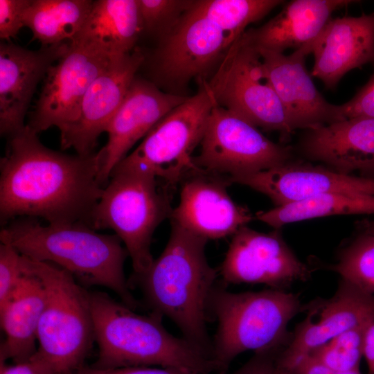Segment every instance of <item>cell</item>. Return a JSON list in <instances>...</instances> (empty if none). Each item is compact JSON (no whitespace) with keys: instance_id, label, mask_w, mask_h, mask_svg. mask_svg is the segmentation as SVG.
Instances as JSON below:
<instances>
[{"instance_id":"6da1fadb","label":"cell","mask_w":374,"mask_h":374,"mask_svg":"<svg viewBox=\"0 0 374 374\" xmlns=\"http://www.w3.org/2000/svg\"><path fill=\"white\" fill-rule=\"evenodd\" d=\"M0 171L1 226L19 217L90 226L105 187L97 152L74 155L51 150L27 125L8 137Z\"/></svg>"},{"instance_id":"7a4b0ae2","label":"cell","mask_w":374,"mask_h":374,"mask_svg":"<svg viewBox=\"0 0 374 374\" xmlns=\"http://www.w3.org/2000/svg\"><path fill=\"white\" fill-rule=\"evenodd\" d=\"M207 241L171 222L162 253L133 283L140 287L151 312L170 319L183 338L212 359L206 322L217 274L206 256Z\"/></svg>"},{"instance_id":"3957f363","label":"cell","mask_w":374,"mask_h":374,"mask_svg":"<svg viewBox=\"0 0 374 374\" xmlns=\"http://www.w3.org/2000/svg\"><path fill=\"white\" fill-rule=\"evenodd\" d=\"M0 240L30 259L65 269L84 287L103 286L130 308L140 305L124 273L128 252L116 234L98 233L82 222L42 225L19 217L2 226Z\"/></svg>"},{"instance_id":"277c9868","label":"cell","mask_w":374,"mask_h":374,"mask_svg":"<svg viewBox=\"0 0 374 374\" xmlns=\"http://www.w3.org/2000/svg\"><path fill=\"white\" fill-rule=\"evenodd\" d=\"M98 355L91 366L112 369L132 366L168 368L212 374V359L184 338L170 334L161 315L135 312L105 292H89Z\"/></svg>"},{"instance_id":"5b68a950","label":"cell","mask_w":374,"mask_h":374,"mask_svg":"<svg viewBox=\"0 0 374 374\" xmlns=\"http://www.w3.org/2000/svg\"><path fill=\"white\" fill-rule=\"evenodd\" d=\"M306 308L285 290L232 292L215 286L208 312L217 323L211 353L216 369L225 370L247 351L283 350L292 337L289 323Z\"/></svg>"},{"instance_id":"8992f818","label":"cell","mask_w":374,"mask_h":374,"mask_svg":"<svg viewBox=\"0 0 374 374\" xmlns=\"http://www.w3.org/2000/svg\"><path fill=\"white\" fill-rule=\"evenodd\" d=\"M23 260L45 291L38 348L33 357L56 374H73L84 366L95 341L89 292L69 272L54 264L24 256Z\"/></svg>"},{"instance_id":"52a82bcc","label":"cell","mask_w":374,"mask_h":374,"mask_svg":"<svg viewBox=\"0 0 374 374\" xmlns=\"http://www.w3.org/2000/svg\"><path fill=\"white\" fill-rule=\"evenodd\" d=\"M170 190L151 174L114 169L94 208L91 227L114 231L132 260L133 278L145 274L154 261V232L172 211Z\"/></svg>"},{"instance_id":"ba28073f","label":"cell","mask_w":374,"mask_h":374,"mask_svg":"<svg viewBox=\"0 0 374 374\" xmlns=\"http://www.w3.org/2000/svg\"><path fill=\"white\" fill-rule=\"evenodd\" d=\"M215 104L207 80L199 81L197 93L166 115L114 169L147 172L175 187L200 170L193 153L201 143Z\"/></svg>"},{"instance_id":"9c48e42d","label":"cell","mask_w":374,"mask_h":374,"mask_svg":"<svg viewBox=\"0 0 374 374\" xmlns=\"http://www.w3.org/2000/svg\"><path fill=\"white\" fill-rule=\"evenodd\" d=\"M207 84L218 106L287 139L295 131L245 32L227 49Z\"/></svg>"},{"instance_id":"30bf717a","label":"cell","mask_w":374,"mask_h":374,"mask_svg":"<svg viewBox=\"0 0 374 374\" xmlns=\"http://www.w3.org/2000/svg\"><path fill=\"white\" fill-rule=\"evenodd\" d=\"M159 37L151 64L152 82L180 96L192 80H207L230 47L226 35L202 13L196 1Z\"/></svg>"},{"instance_id":"8fae6325","label":"cell","mask_w":374,"mask_h":374,"mask_svg":"<svg viewBox=\"0 0 374 374\" xmlns=\"http://www.w3.org/2000/svg\"><path fill=\"white\" fill-rule=\"evenodd\" d=\"M199 146L193 158L195 166L229 178L283 166L292 157L290 147L269 140L258 127L216 103Z\"/></svg>"},{"instance_id":"7c38bea8","label":"cell","mask_w":374,"mask_h":374,"mask_svg":"<svg viewBox=\"0 0 374 374\" xmlns=\"http://www.w3.org/2000/svg\"><path fill=\"white\" fill-rule=\"evenodd\" d=\"M312 273L285 242L280 229L262 233L247 226L232 235L220 270L226 283L262 284L280 290L308 280Z\"/></svg>"},{"instance_id":"4fadbf2b","label":"cell","mask_w":374,"mask_h":374,"mask_svg":"<svg viewBox=\"0 0 374 374\" xmlns=\"http://www.w3.org/2000/svg\"><path fill=\"white\" fill-rule=\"evenodd\" d=\"M113 57L69 42L67 51L47 72L27 125L38 134L53 126L60 131L74 122L89 87Z\"/></svg>"},{"instance_id":"5bb4252c","label":"cell","mask_w":374,"mask_h":374,"mask_svg":"<svg viewBox=\"0 0 374 374\" xmlns=\"http://www.w3.org/2000/svg\"><path fill=\"white\" fill-rule=\"evenodd\" d=\"M306 317L298 323L276 359L290 370L298 362L341 333L374 322V294L341 279L334 295L307 305Z\"/></svg>"},{"instance_id":"9a60e30c","label":"cell","mask_w":374,"mask_h":374,"mask_svg":"<svg viewBox=\"0 0 374 374\" xmlns=\"http://www.w3.org/2000/svg\"><path fill=\"white\" fill-rule=\"evenodd\" d=\"M144 60L143 53L136 48L112 58L86 91L78 118L60 131L62 150L73 148L80 155L93 153L98 137L105 132Z\"/></svg>"},{"instance_id":"2e32d148","label":"cell","mask_w":374,"mask_h":374,"mask_svg":"<svg viewBox=\"0 0 374 374\" xmlns=\"http://www.w3.org/2000/svg\"><path fill=\"white\" fill-rule=\"evenodd\" d=\"M179 202L170 220L206 240L232 236L255 219L246 207L229 196L228 177L198 170L182 181Z\"/></svg>"},{"instance_id":"e0dca14e","label":"cell","mask_w":374,"mask_h":374,"mask_svg":"<svg viewBox=\"0 0 374 374\" xmlns=\"http://www.w3.org/2000/svg\"><path fill=\"white\" fill-rule=\"evenodd\" d=\"M187 97L163 91L152 81L135 78L110 121L106 144L97 152L100 179L105 186L114 168L131 148Z\"/></svg>"},{"instance_id":"ac0fdd59","label":"cell","mask_w":374,"mask_h":374,"mask_svg":"<svg viewBox=\"0 0 374 374\" xmlns=\"http://www.w3.org/2000/svg\"><path fill=\"white\" fill-rule=\"evenodd\" d=\"M229 179L264 194L275 206L325 194L374 195V177L342 174L325 166L292 161Z\"/></svg>"},{"instance_id":"d6986e66","label":"cell","mask_w":374,"mask_h":374,"mask_svg":"<svg viewBox=\"0 0 374 374\" xmlns=\"http://www.w3.org/2000/svg\"><path fill=\"white\" fill-rule=\"evenodd\" d=\"M257 49L265 77L294 130H311L344 119L339 105L328 103L314 85L305 66L309 53L305 48L288 55Z\"/></svg>"},{"instance_id":"ffe728a7","label":"cell","mask_w":374,"mask_h":374,"mask_svg":"<svg viewBox=\"0 0 374 374\" xmlns=\"http://www.w3.org/2000/svg\"><path fill=\"white\" fill-rule=\"evenodd\" d=\"M69 42L30 50L0 44V133L7 138L25 126L33 94L50 67L67 51Z\"/></svg>"},{"instance_id":"44dd1931","label":"cell","mask_w":374,"mask_h":374,"mask_svg":"<svg viewBox=\"0 0 374 374\" xmlns=\"http://www.w3.org/2000/svg\"><path fill=\"white\" fill-rule=\"evenodd\" d=\"M311 75L328 89L348 71L374 62V14L330 19L312 47Z\"/></svg>"},{"instance_id":"7402d4cb","label":"cell","mask_w":374,"mask_h":374,"mask_svg":"<svg viewBox=\"0 0 374 374\" xmlns=\"http://www.w3.org/2000/svg\"><path fill=\"white\" fill-rule=\"evenodd\" d=\"M300 150L308 159L339 173L374 175V118H344L308 130Z\"/></svg>"},{"instance_id":"603a6c76","label":"cell","mask_w":374,"mask_h":374,"mask_svg":"<svg viewBox=\"0 0 374 374\" xmlns=\"http://www.w3.org/2000/svg\"><path fill=\"white\" fill-rule=\"evenodd\" d=\"M353 1L294 0L287 3L272 19L257 28L245 31L258 49L284 53L287 49L312 47L332 14Z\"/></svg>"},{"instance_id":"cb8c5ba5","label":"cell","mask_w":374,"mask_h":374,"mask_svg":"<svg viewBox=\"0 0 374 374\" xmlns=\"http://www.w3.org/2000/svg\"><path fill=\"white\" fill-rule=\"evenodd\" d=\"M24 276L9 301L0 309L1 326L6 335L0 346V362L28 361L36 353L37 330L45 304L39 278L26 267Z\"/></svg>"},{"instance_id":"d4e9b609","label":"cell","mask_w":374,"mask_h":374,"mask_svg":"<svg viewBox=\"0 0 374 374\" xmlns=\"http://www.w3.org/2000/svg\"><path fill=\"white\" fill-rule=\"evenodd\" d=\"M143 32L137 0H97L71 42L116 56L132 52Z\"/></svg>"},{"instance_id":"484cf974","label":"cell","mask_w":374,"mask_h":374,"mask_svg":"<svg viewBox=\"0 0 374 374\" xmlns=\"http://www.w3.org/2000/svg\"><path fill=\"white\" fill-rule=\"evenodd\" d=\"M91 0H31L24 25L33 39L42 46L72 41L82 29L91 10Z\"/></svg>"},{"instance_id":"4316f807","label":"cell","mask_w":374,"mask_h":374,"mask_svg":"<svg viewBox=\"0 0 374 374\" xmlns=\"http://www.w3.org/2000/svg\"><path fill=\"white\" fill-rule=\"evenodd\" d=\"M358 214H374V195L325 194L258 212L255 219L278 229L319 217Z\"/></svg>"},{"instance_id":"83f0119b","label":"cell","mask_w":374,"mask_h":374,"mask_svg":"<svg viewBox=\"0 0 374 374\" xmlns=\"http://www.w3.org/2000/svg\"><path fill=\"white\" fill-rule=\"evenodd\" d=\"M280 0H198L202 13L227 36L229 46L256 22L274 8Z\"/></svg>"},{"instance_id":"f1b7e54d","label":"cell","mask_w":374,"mask_h":374,"mask_svg":"<svg viewBox=\"0 0 374 374\" xmlns=\"http://www.w3.org/2000/svg\"><path fill=\"white\" fill-rule=\"evenodd\" d=\"M330 269L341 279L374 294V235L365 233L355 239L341 251Z\"/></svg>"},{"instance_id":"f546056e","label":"cell","mask_w":374,"mask_h":374,"mask_svg":"<svg viewBox=\"0 0 374 374\" xmlns=\"http://www.w3.org/2000/svg\"><path fill=\"white\" fill-rule=\"evenodd\" d=\"M371 323L361 325L341 333L308 356L333 370L359 369L366 332Z\"/></svg>"},{"instance_id":"4dcf8cb0","label":"cell","mask_w":374,"mask_h":374,"mask_svg":"<svg viewBox=\"0 0 374 374\" xmlns=\"http://www.w3.org/2000/svg\"><path fill=\"white\" fill-rule=\"evenodd\" d=\"M193 1L137 0L143 31L160 37L176 23Z\"/></svg>"},{"instance_id":"1f68e13d","label":"cell","mask_w":374,"mask_h":374,"mask_svg":"<svg viewBox=\"0 0 374 374\" xmlns=\"http://www.w3.org/2000/svg\"><path fill=\"white\" fill-rule=\"evenodd\" d=\"M24 276L21 254L11 245L1 242L0 309L9 301Z\"/></svg>"},{"instance_id":"d6a6232c","label":"cell","mask_w":374,"mask_h":374,"mask_svg":"<svg viewBox=\"0 0 374 374\" xmlns=\"http://www.w3.org/2000/svg\"><path fill=\"white\" fill-rule=\"evenodd\" d=\"M31 0H0V38L8 42L24 25V12Z\"/></svg>"},{"instance_id":"836d02e7","label":"cell","mask_w":374,"mask_h":374,"mask_svg":"<svg viewBox=\"0 0 374 374\" xmlns=\"http://www.w3.org/2000/svg\"><path fill=\"white\" fill-rule=\"evenodd\" d=\"M342 118H374V74L368 82L348 102L339 105Z\"/></svg>"},{"instance_id":"e575fe53","label":"cell","mask_w":374,"mask_h":374,"mask_svg":"<svg viewBox=\"0 0 374 374\" xmlns=\"http://www.w3.org/2000/svg\"><path fill=\"white\" fill-rule=\"evenodd\" d=\"M281 350L256 353L245 364L232 374H275L276 359Z\"/></svg>"},{"instance_id":"d590c367","label":"cell","mask_w":374,"mask_h":374,"mask_svg":"<svg viewBox=\"0 0 374 374\" xmlns=\"http://www.w3.org/2000/svg\"><path fill=\"white\" fill-rule=\"evenodd\" d=\"M73 374H197L186 372L180 370L151 367V366H132L123 367L112 369H100L91 366H83Z\"/></svg>"},{"instance_id":"8d00e7d4","label":"cell","mask_w":374,"mask_h":374,"mask_svg":"<svg viewBox=\"0 0 374 374\" xmlns=\"http://www.w3.org/2000/svg\"><path fill=\"white\" fill-rule=\"evenodd\" d=\"M0 374H56L43 362L32 357L25 362L8 365L0 362Z\"/></svg>"},{"instance_id":"74e56055","label":"cell","mask_w":374,"mask_h":374,"mask_svg":"<svg viewBox=\"0 0 374 374\" xmlns=\"http://www.w3.org/2000/svg\"><path fill=\"white\" fill-rule=\"evenodd\" d=\"M287 371L291 374H363L359 369L350 371L333 370L316 361L310 356L301 359Z\"/></svg>"},{"instance_id":"f35d334b","label":"cell","mask_w":374,"mask_h":374,"mask_svg":"<svg viewBox=\"0 0 374 374\" xmlns=\"http://www.w3.org/2000/svg\"><path fill=\"white\" fill-rule=\"evenodd\" d=\"M363 357L366 362L368 374H374V323L368 326L366 332Z\"/></svg>"},{"instance_id":"ab89813d","label":"cell","mask_w":374,"mask_h":374,"mask_svg":"<svg viewBox=\"0 0 374 374\" xmlns=\"http://www.w3.org/2000/svg\"><path fill=\"white\" fill-rule=\"evenodd\" d=\"M366 233L374 235V224H373L371 226L368 227Z\"/></svg>"}]
</instances>
